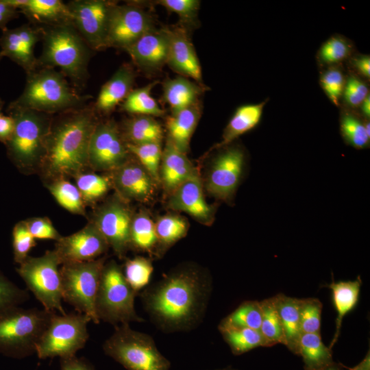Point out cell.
Masks as SVG:
<instances>
[{
  "instance_id": "e0dca14e",
  "label": "cell",
  "mask_w": 370,
  "mask_h": 370,
  "mask_svg": "<svg viewBox=\"0 0 370 370\" xmlns=\"http://www.w3.org/2000/svg\"><path fill=\"white\" fill-rule=\"evenodd\" d=\"M109 245L92 222L56 241L55 251L60 263L82 262L99 258Z\"/></svg>"
},
{
  "instance_id": "8d00e7d4",
  "label": "cell",
  "mask_w": 370,
  "mask_h": 370,
  "mask_svg": "<svg viewBox=\"0 0 370 370\" xmlns=\"http://www.w3.org/2000/svg\"><path fill=\"white\" fill-rule=\"evenodd\" d=\"M155 223L145 212L133 216L130 227V247L151 251L157 245Z\"/></svg>"
},
{
  "instance_id": "f1b7e54d",
  "label": "cell",
  "mask_w": 370,
  "mask_h": 370,
  "mask_svg": "<svg viewBox=\"0 0 370 370\" xmlns=\"http://www.w3.org/2000/svg\"><path fill=\"white\" fill-rule=\"evenodd\" d=\"M19 12L38 27L71 23L68 6L60 0H27Z\"/></svg>"
},
{
  "instance_id": "cb8c5ba5",
  "label": "cell",
  "mask_w": 370,
  "mask_h": 370,
  "mask_svg": "<svg viewBox=\"0 0 370 370\" xmlns=\"http://www.w3.org/2000/svg\"><path fill=\"white\" fill-rule=\"evenodd\" d=\"M135 77L132 66L129 64H123L101 86L93 106L95 111L108 114L114 110L133 90Z\"/></svg>"
},
{
  "instance_id": "60d3db41",
  "label": "cell",
  "mask_w": 370,
  "mask_h": 370,
  "mask_svg": "<svg viewBox=\"0 0 370 370\" xmlns=\"http://www.w3.org/2000/svg\"><path fill=\"white\" fill-rule=\"evenodd\" d=\"M76 186L84 203L95 201L103 197L112 186L110 176L94 173H81L76 175Z\"/></svg>"
},
{
  "instance_id": "f35d334b",
  "label": "cell",
  "mask_w": 370,
  "mask_h": 370,
  "mask_svg": "<svg viewBox=\"0 0 370 370\" xmlns=\"http://www.w3.org/2000/svg\"><path fill=\"white\" fill-rule=\"evenodd\" d=\"M262 311L258 301H246L223 318L218 328H245L259 330Z\"/></svg>"
},
{
  "instance_id": "680465c9",
  "label": "cell",
  "mask_w": 370,
  "mask_h": 370,
  "mask_svg": "<svg viewBox=\"0 0 370 370\" xmlns=\"http://www.w3.org/2000/svg\"><path fill=\"white\" fill-rule=\"evenodd\" d=\"M360 111L363 116L366 119H369L370 117V96L368 95L367 98L362 101L360 106Z\"/></svg>"
},
{
  "instance_id": "7bdbcfd3",
  "label": "cell",
  "mask_w": 370,
  "mask_h": 370,
  "mask_svg": "<svg viewBox=\"0 0 370 370\" xmlns=\"http://www.w3.org/2000/svg\"><path fill=\"white\" fill-rule=\"evenodd\" d=\"M153 271L151 261L143 256L127 259L123 271L126 281L136 294L149 284Z\"/></svg>"
},
{
  "instance_id": "7c38bea8",
  "label": "cell",
  "mask_w": 370,
  "mask_h": 370,
  "mask_svg": "<svg viewBox=\"0 0 370 370\" xmlns=\"http://www.w3.org/2000/svg\"><path fill=\"white\" fill-rule=\"evenodd\" d=\"M117 3L110 0H75L66 3L72 25L91 50L108 47L110 19Z\"/></svg>"
},
{
  "instance_id": "83f0119b",
  "label": "cell",
  "mask_w": 370,
  "mask_h": 370,
  "mask_svg": "<svg viewBox=\"0 0 370 370\" xmlns=\"http://www.w3.org/2000/svg\"><path fill=\"white\" fill-rule=\"evenodd\" d=\"M267 101L266 99L259 103L245 104L238 107L223 130L221 140L212 147L211 150L231 145L239 136L256 127L261 120Z\"/></svg>"
},
{
  "instance_id": "94428289",
  "label": "cell",
  "mask_w": 370,
  "mask_h": 370,
  "mask_svg": "<svg viewBox=\"0 0 370 370\" xmlns=\"http://www.w3.org/2000/svg\"><path fill=\"white\" fill-rule=\"evenodd\" d=\"M4 103H5L4 101L2 100V99L0 98V116L2 114L1 110H2V109H3V106H4Z\"/></svg>"
},
{
  "instance_id": "4dcf8cb0",
  "label": "cell",
  "mask_w": 370,
  "mask_h": 370,
  "mask_svg": "<svg viewBox=\"0 0 370 370\" xmlns=\"http://www.w3.org/2000/svg\"><path fill=\"white\" fill-rule=\"evenodd\" d=\"M127 143L140 145L160 142L163 138V130L155 117L134 115L126 120L121 129Z\"/></svg>"
},
{
  "instance_id": "3957f363",
  "label": "cell",
  "mask_w": 370,
  "mask_h": 370,
  "mask_svg": "<svg viewBox=\"0 0 370 370\" xmlns=\"http://www.w3.org/2000/svg\"><path fill=\"white\" fill-rule=\"evenodd\" d=\"M40 27L43 47L38 67H58L75 86H84L91 57V49L85 40L71 23Z\"/></svg>"
},
{
  "instance_id": "6f0895ef",
  "label": "cell",
  "mask_w": 370,
  "mask_h": 370,
  "mask_svg": "<svg viewBox=\"0 0 370 370\" xmlns=\"http://www.w3.org/2000/svg\"><path fill=\"white\" fill-rule=\"evenodd\" d=\"M347 370H370V355L368 351L364 359L354 367H347L345 366Z\"/></svg>"
},
{
  "instance_id": "11a10c76",
  "label": "cell",
  "mask_w": 370,
  "mask_h": 370,
  "mask_svg": "<svg viewBox=\"0 0 370 370\" xmlns=\"http://www.w3.org/2000/svg\"><path fill=\"white\" fill-rule=\"evenodd\" d=\"M19 13V10L8 5L3 0H0V29L2 31L7 29L6 25L17 18Z\"/></svg>"
},
{
  "instance_id": "52a82bcc",
  "label": "cell",
  "mask_w": 370,
  "mask_h": 370,
  "mask_svg": "<svg viewBox=\"0 0 370 370\" xmlns=\"http://www.w3.org/2000/svg\"><path fill=\"white\" fill-rule=\"evenodd\" d=\"M52 312L38 308H14L0 316V353L23 358L36 352Z\"/></svg>"
},
{
  "instance_id": "5bb4252c",
  "label": "cell",
  "mask_w": 370,
  "mask_h": 370,
  "mask_svg": "<svg viewBox=\"0 0 370 370\" xmlns=\"http://www.w3.org/2000/svg\"><path fill=\"white\" fill-rule=\"evenodd\" d=\"M130 154L118 125L113 120L98 121L90 140L88 166L112 172L127 162Z\"/></svg>"
},
{
  "instance_id": "ba28073f",
  "label": "cell",
  "mask_w": 370,
  "mask_h": 370,
  "mask_svg": "<svg viewBox=\"0 0 370 370\" xmlns=\"http://www.w3.org/2000/svg\"><path fill=\"white\" fill-rule=\"evenodd\" d=\"M136 295L126 281L121 267L114 260L106 262L95 300L99 320L114 326L143 322L134 308Z\"/></svg>"
},
{
  "instance_id": "30bf717a",
  "label": "cell",
  "mask_w": 370,
  "mask_h": 370,
  "mask_svg": "<svg viewBox=\"0 0 370 370\" xmlns=\"http://www.w3.org/2000/svg\"><path fill=\"white\" fill-rule=\"evenodd\" d=\"M61 264L55 250H48L41 256H28L16 272L44 309L65 314L62 301Z\"/></svg>"
},
{
  "instance_id": "ac0fdd59",
  "label": "cell",
  "mask_w": 370,
  "mask_h": 370,
  "mask_svg": "<svg viewBox=\"0 0 370 370\" xmlns=\"http://www.w3.org/2000/svg\"><path fill=\"white\" fill-rule=\"evenodd\" d=\"M42 38V28L24 24L14 29L2 31L0 47L3 55L22 67L26 73L38 68L34 56V47Z\"/></svg>"
},
{
  "instance_id": "c3c4849f",
  "label": "cell",
  "mask_w": 370,
  "mask_h": 370,
  "mask_svg": "<svg viewBox=\"0 0 370 370\" xmlns=\"http://www.w3.org/2000/svg\"><path fill=\"white\" fill-rule=\"evenodd\" d=\"M345 81V75L338 66H330L321 75L320 85L328 98L336 106L339 105Z\"/></svg>"
},
{
  "instance_id": "d6986e66",
  "label": "cell",
  "mask_w": 370,
  "mask_h": 370,
  "mask_svg": "<svg viewBox=\"0 0 370 370\" xmlns=\"http://www.w3.org/2000/svg\"><path fill=\"white\" fill-rule=\"evenodd\" d=\"M111 173L112 186L123 201L147 202L154 195L157 182L139 162L129 160Z\"/></svg>"
},
{
  "instance_id": "9a60e30c",
  "label": "cell",
  "mask_w": 370,
  "mask_h": 370,
  "mask_svg": "<svg viewBox=\"0 0 370 370\" xmlns=\"http://www.w3.org/2000/svg\"><path fill=\"white\" fill-rule=\"evenodd\" d=\"M132 217L125 201L117 195L97 210L92 221L120 258L130 248Z\"/></svg>"
},
{
  "instance_id": "91938a15",
  "label": "cell",
  "mask_w": 370,
  "mask_h": 370,
  "mask_svg": "<svg viewBox=\"0 0 370 370\" xmlns=\"http://www.w3.org/2000/svg\"><path fill=\"white\" fill-rule=\"evenodd\" d=\"M315 370H347L344 365L341 363H332Z\"/></svg>"
},
{
  "instance_id": "7a4b0ae2",
  "label": "cell",
  "mask_w": 370,
  "mask_h": 370,
  "mask_svg": "<svg viewBox=\"0 0 370 370\" xmlns=\"http://www.w3.org/2000/svg\"><path fill=\"white\" fill-rule=\"evenodd\" d=\"M94 106L60 113L53 119L40 167L56 178L75 177L88 166L90 138L98 122Z\"/></svg>"
},
{
  "instance_id": "b9f144b4",
  "label": "cell",
  "mask_w": 370,
  "mask_h": 370,
  "mask_svg": "<svg viewBox=\"0 0 370 370\" xmlns=\"http://www.w3.org/2000/svg\"><path fill=\"white\" fill-rule=\"evenodd\" d=\"M352 50L351 41L343 36L334 35L322 44L317 58L321 64L332 66L349 58Z\"/></svg>"
},
{
  "instance_id": "816d5d0a",
  "label": "cell",
  "mask_w": 370,
  "mask_h": 370,
  "mask_svg": "<svg viewBox=\"0 0 370 370\" xmlns=\"http://www.w3.org/2000/svg\"><path fill=\"white\" fill-rule=\"evenodd\" d=\"M27 228L35 239L58 241L62 236L47 217H34L25 220Z\"/></svg>"
},
{
  "instance_id": "9f6ffc18",
  "label": "cell",
  "mask_w": 370,
  "mask_h": 370,
  "mask_svg": "<svg viewBox=\"0 0 370 370\" xmlns=\"http://www.w3.org/2000/svg\"><path fill=\"white\" fill-rule=\"evenodd\" d=\"M352 64L360 75L369 79L370 58L369 55H359L353 57Z\"/></svg>"
},
{
  "instance_id": "4fadbf2b",
  "label": "cell",
  "mask_w": 370,
  "mask_h": 370,
  "mask_svg": "<svg viewBox=\"0 0 370 370\" xmlns=\"http://www.w3.org/2000/svg\"><path fill=\"white\" fill-rule=\"evenodd\" d=\"M221 149L210 164L204 187L217 199L232 200L245 165V152L239 145H229Z\"/></svg>"
},
{
  "instance_id": "603a6c76",
  "label": "cell",
  "mask_w": 370,
  "mask_h": 370,
  "mask_svg": "<svg viewBox=\"0 0 370 370\" xmlns=\"http://www.w3.org/2000/svg\"><path fill=\"white\" fill-rule=\"evenodd\" d=\"M199 175L186 153L177 149L168 139L162 150L159 179L170 194L185 181Z\"/></svg>"
},
{
  "instance_id": "f907efd6",
  "label": "cell",
  "mask_w": 370,
  "mask_h": 370,
  "mask_svg": "<svg viewBox=\"0 0 370 370\" xmlns=\"http://www.w3.org/2000/svg\"><path fill=\"white\" fill-rule=\"evenodd\" d=\"M368 95L369 87L359 77L351 75L346 79L342 97L347 106L359 107Z\"/></svg>"
},
{
  "instance_id": "681fc988",
  "label": "cell",
  "mask_w": 370,
  "mask_h": 370,
  "mask_svg": "<svg viewBox=\"0 0 370 370\" xmlns=\"http://www.w3.org/2000/svg\"><path fill=\"white\" fill-rule=\"evenodd\" d=\"M36 239L30 234L25 221L15 224L12 230V249L14 260L21 264L36 245Z\"/></svg>"
},
{
  "instance_id": "d4e9b609",
  "label": "cell",
  "mask_w": 370,
  "mask_h": 370,
  "mask_svg": "<svg viewBox=\"0 0 370 370\" xmlns=\"http://www.w3.org/2000/svg\"><path fill=\"white\" fill-rule=\"evenodd\" d=\"M201 115L200 101L175 113H171L166 120V139L180 151L187 153L190 149L191 137Z\"/></svg>"
},
{
  "instance_id": "7402d4cb",
  "label": "cell",
  "mask_w": 370,
  "mask_h": 370,
  "mask_svg": "<svg viewBox=\"0 0 370 370\" xmlns=\"http://www.w3.org/2000/svg\"><path fill=\"white\" fill-rule=\"evenodd\" d=\"M133 62L145 72H156L166 63L169 38L166 27L152 29L125 50Z\"/></svg>"
},
{
  "instance_id": "74e56055",
  "label": "cell",
  "mask_w": 370,
  "mask_h": 370,
  "mask_svg": "<svg viewBox=\"0 0 370 370\" xmlns=\"http://www.w3.org/2000/svg\"><path fill=\"white\" fill-rule=\"evenodd\" d=\"M188 222L177 214H166L155 222L158 243L161 251L184 238L188 232Z\"/></svg>"
},
{
  "instance_id": "836d02e7",
  "label": "cell",
  "mask_w": 370,
  "mask_h": 370,
  "mask_svg": "<svg viewBox=\"0 0 370 370\" xmlns=\"http://www.w3.org/2000/svg\"><path fill=\"white\" fill-rule=\"evenodd\" d=\"M340 130L347 145L357 149L369 147L370 133L367 119L363 121L356 114L345 110L340 117Z\"/></svg>"
},
{
  "instance_id": "f6af8a7d",
  "label": "cell",
  "mask_w": 370,
  "mask_h": 370,
  "mask_svg": "<svg viewBox=\"0 0 370 370\" xmlns=\"http://www.w3.org/2000/svg\"><path fill=\"white\" fill-rule=\"evenodd\" d=\"M155 4L164 8L167 11L176 14L184 27H195L201 2L199 0H158Z\"/></svg>"
},
{
  "instance_id": "ab89813d",
  "label": "cell",
  "mask_w": 370,
  "mask_h": 370,
  "mask_svg": "<svg viewBox=\"0 0 370 370\" xmlns=\"http://www.w3.org/2000/svg\"><path fill=\"white\" fill-rule=\"evenodd\" d=\"M262 320L260 332L265 341L266 347L278 343L284 345L283 332L273 297L261 301Z\"/></svg>"
},
{
  "instance_id": "db71d44e",
  "label": "cell",
  "mask_w": 370,
  "mask_h": 370,
  "mask_svg": "<svg viewBox=\"0 0 370 370\" xmlns=\"http://www.w3.org/2000/svg\"><path fill=\"white\" fill-rule=\"evenodd\" d=\"M14 128V121L10 115L0 116V142L6 145L12 137Z\"/></svg>"
},
{
  "instance_id": "ee69618b",
  "label": "cell",
  "mask_w": 370,
  "mask_h": 370,
  "mask_svg": "<svg viewBox=\"0 0 370 370\" xmlns=\"http://www.w3.org/2000/svg\"><path fill=\"white\" fill-rule=\"evenodd\" d=\"M129 151L138 159V162L148 171L153 180L158 182L160 164L162 157V143L155 142L140 145L127 143Z\"/></svg>"
},
{
  "instance_id": "e575fe53",
  "label": "cell",
  "mask_w": 370,
  "mask_h": 370,
  "mask_svg": "<svg viewBox=\"0 0 370 370\" xmlns=\"http://www.w3.org/2000/svg\"><path fill=\"white\" fill-rule=\"evenodd\" d=\"M233 354L238 356L258 347H266L259 330L245 328H218Z\"/></svg>"
},
{
  "instance_id": "6125c7cd",
  "label": "cell",
  "mask_w": 370,
  "mask_h": 370,
  "mask_svg": "<svg viewBox=\"0 0 370 370\" xmlns=\"http://www.w3.org/2000/svg\"><path fill=\"white\" fill-rule=\"evenodd\" d=\"M217 370H236V369H232V368H230V367H227V368H225V369H217Z\"/></svg>"
},
{
  "instance_id": "8992f818",
  "label": "cell",
  "mask_w": 370,
  "mask_h": 370,
  "mask_svg": "<svg viewBox=\"0 0 370 370\" xmlns=\"http://www.w3.org/2000/svg\"><path fill=\"white\" fill-rule=\"evenodd\" d=\"M104 353L127 370H169L170 361L149 334L132 329L128 323L115 326L103 344Z\"/></svg>"
},
{
  "instance_id": "44dd1931",
  "label": "cell",
  "mask_w": 370,
  "mask_h": 370,
  "mask_svg": "<svg viewBox=\"0 0 370 370\" xmlns=\"http://www.w3.org/2000/svg\"><path fill=\"white\" fill-rule=\"evenodd\" d=\"M168 207L175 211L185 212L206 225L214 221L215 210L206 201L204 184L199 175L185 181L170 193Z\"/></svg>"
},
{
  "instance_id": "be15d7a7",
  "label": "cell",
  "mask_w": 370,
  "mask_h": 370,
  "mask_svg": "<svg viewBox=\"0 0 370 370\" xmlns=\"http://www.w3.org/2000/svg\"><path fill=\"white\" fill-rule=\"evenodd\" d=\"M3 57H4V56L3 55L1 51H0V60L3 58Z\"/></svg>"
},
{
  "instance_id": "8fae6325",
  "label": "cell",
  "mask_w": 370,
  "mask_h": 370,
  "mask_svg": "<svg viewBox=\"0 0 370 370\" xmlns=\"http://www.w3.org/2000/svg\"><path fill=\"white\" fill-rule=\"evenodd\" d=\"M90 321L91 319L83 313H54L36 345L35 353L40 359L75 356L88 339L87 325Z\"/></svg>"
},
{
  "instance_id": "4316f807",
  "label": "cell",
  "mask_w": 370,
  "mask_h": 370,
  "mask_svg": "<svg viewBox=\"0 0 370 370\" xmlns=\"http://www.w3.org/2000/svg\"><path fill=\"white\" fill-rule=\"evenodd\" d=\"M207 87L178 76L166 79L162 84V99L170 108L171 113L188 108L199 101Z\"/></svg>"
},
{
  "instance_id": "277c9868",
  "label": "cell",
  "mask_w": 370,
  "mask_h": 370,
  "mask_svg": "<svg viewBox=\"0 0 370 370\" xmlns=\"http://www.w3.org/2000/svg\"><path fill=\"white\" fill-rule=\"evenodd\" d=\"M90 95H81L66 77L54 69L38 67L27 74L22 94L10 104L52 114L86 106Z\"/></svg>"
},
{
  "instance_id": "1f68e13d",
  "label": "cell",
  "mask_w": 370,
  "mask_h": 370,
  "mask_svg": "<svg viewBox=\"0 0 370 370\" xmlns=\"http://www.w3.org/2000/svg\"><path fill=\"white\" fill-rule=\"evenodd\" d=\"M297 355L301 356L305 370H315L334 362L332 349L323 343L320 333H303Z\"/></svg>"
},
{
  "instance_id": "f5cc1de1",
  "label": "cell",
  "mask_w": 370,
  "mask_h": 370,
  "mask_svg": "<svg viewBox=\"0 0 370 370\" xmlns=\"http://www.w3.org/2000/svg\"><path fill=\"white\" fill-rule=\"evenodd\" d=\"M61 370H95L93 366L86 359L75 356L60 358Z\"/></svg>"
},
{
  "instance_id": "484cf974",
  "label": "cell",
  "mask_w": 370,
  "mask_h": 370,
  "mask_svg": "<svg viewBox=\"0 0 370 370\" xmlns=\"http://www.w3.org/2000/svg\"><path fill=\"white\" fill-rule=\"evenodd\" d=\"M273 299L283 332L284 345L291 352L297 354L299 342L302 334L299 314L300 299L282 293L275 295Z\"/></svg>"
},
{
  "instance_id": "5b68a950",
  "label": "cell",
  "mask_w": 370,
  "mask_h": 370,
  "mask_svg": "<svg viewBox=\"0 0 370 370\" xmlns=\"http://www.w3.org/2000/svg\"><path fill=\"white\" fill-rule=\"evenodd\" d=\"M14 121V132L5 145L9 158L21 170L40 167L52 114L9 104L6 109Z\"/></svg>"
},
{
  "instance_id": "9c48e42d",
  "label": "cell",
  "mask_w": 370,
  "mask_h": 370,
  "mask_svg": "<svg viewBox=\"0 0 370 370\" xmlns=\"http://www.w3.org/2000/svg\"><path fill=\"white\" fill-rule=\"evenodd\" d=\"M106 258L82 262L64 263L60 268L62 299L79 312L99 323L95 300Z\"/></svg>"
},
{
  "instance_id": "d6a6232c",
  "label": "cell",
  "mask_w": 370,
  "mask_h": 370,
  "mask_svg": "<svg viewBox=\"0 0 370 370\" xmlns=\"http://www.w3.org/2000/svg\"><path fill=\"white\" fill-rule=\"evenodd\" d=\"M158 82L132 90L121 103V108L132 115H143L153 117L162 116L164 110L151 96V92Z\"/></svg>"
},
{
  "instance_id": "2e32d148",
  "label": "cell",
  "mask_w": 370,
  "mask_h": 370,
  "mask_svg": "<svg viewBox=\"0 0 370 370\" xmlns=\"http://www.w3.org/2000/svg\"><path fill=\"white\" fill-rule=\"evenodd\" d=\"M155 27L152 15L141 6V3H117L110 19L108 47L125 50Z\"/></svg>"
},
{
  "instance_id": "ffe728a7",
  "label": "cell",
  "mask_w": 370,
  "mask_h": 370,
  "mask_svg": "<svg viewBox=\"0 0 370 370\" xmlns=\"http://www.w3.org/2000/svg\"><path fill=\"white\" fill-rule=\"evenodd\" d=\"M169 38L167 64L181 76L204 86L201 67L195 47L184 27H166Z\"/></svg>"
},
{
  "instance_id": "bcb514c9",
  "label": "cell",
  "mask_w": 370,
  "mask_h": 370,
  "mask_svg": "<svg viewBox=\"0 0 370 370\" xmlns=\"http://www.w3.org/2000/svg\"><path fill=\"white\" fill-rule=\"evenodd\" d=\"M29 297L26 290L17 286L0 270V316L20 306Z\"/></svg>"
},
{
  "instance_id": "d590c367",
  "label": "cell",
  "mask_w": 370,
  "mask_h": 370,
  "mask_svg": "<svg viewBox=\"0 0 370 370\" xmlns=\"http://www.w3.org/2000/svg\"><path fill=\"white\" fill-rule=\"evenodd\" d=\"M48 189L57 203L63 208L75 214H85V203L75 184L64 177L56 178Z\"/></svg>"
},
{
  "instance_id": "6da1fadb",
  "label": "cell",
  "mask_w": 370,
  "mask_h": 370,
  "mask_svg": "<svg viewBox=\"0 0 370 370\" xmlns=\"http://www.w3.org/2000/svg\"><path fill=\"white\" fill-rule=\"evenodd\" d=\"M212 290V280L207 273L187 266L145 288L140 299L159 330L166 333L186 332L201 323Z\"/></svg>"
},
{
  "instance_id": "f546056e",
  "label": "cell",
  "mask_w": 370,
  "mask_h": 370,
  "mask_svg": "<svg viewBox=\"0 0 370 370\" xmlns=\"http://www.w3.org/2000/svg\"><path fill=\"white\" fill-rule=\"evenodd\" d=\"M362 280L360 276L354 280L334 282L328 285L332 291V301L337 313L336 319V331L331 342L330 348L334 346L341 332L343 317L352 311L356 306Z\"/></svg>"
},
{
  "instance_id": "7dc6e473",
  "label": "cell",
  "mask_w": 370,
  "mask_h": 370,
  "mask_svg": "<svg viewBox=\"0 0 370 370\" xmlns=\"http://www.w3.org/2000/svg\"><path fill=\"white\" fill-rule=\"evenodd\" d=\"M323 304L317 298L300 299L299 314L302 334L320 333Z\"/></svg>"
}]
</instances>
